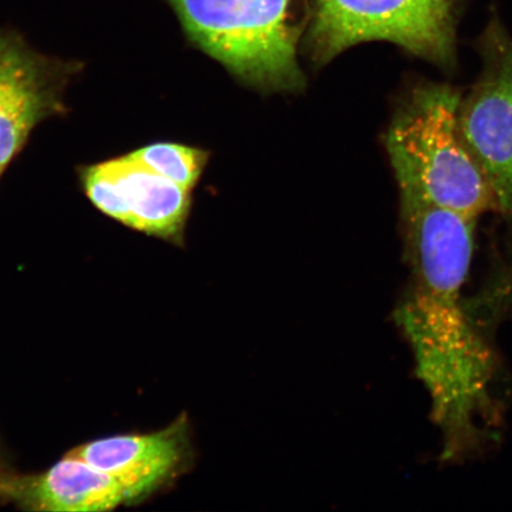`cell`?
<instances>
[{
    "mask_svg": "<svg viewBox=\"0 0 512 512\" xmlns=\"http://www.w3.org/2000/svg\"><path fill=\"white\" fill-rule=\"evenodd\" d=\"M462 94L444 83L427 82L412 89L396 110L386 147L400 194L478 219L497 211L484 172L460 133Z\"/></svg>",
    "mask_w": 512,
    "mask_h": 512,
    "instance_id": "cell-1",
    "label": "cell"
},
{
    "mask_svg": "<svg viewBox=\"0 0 512 512\" xmlns=\"http://www.w3.org/2000/svg\"><path fill=\"white\" fill-rule=\"evenodd\" d=\"M192 42L251 85H303L297 10L312 0H169Z\"/></svg>",
    "mask_w": 512,
    "mask_h": 512,
    "instance_id": "cell-2",
    "label": "cell"
},
{
    "mask_svg": "<svg viewBox=\"0 0 512 512\" xmlns=\"http://www.w3.org/2000/svg\"><path fill=\"white\" fill-rule=\"evenodd\" d=\"M454 0H312L307 43L319 62L366 42H388L451 69L457 60Z\"/></svg>",
    "mask_w": 512,
    "mask_h": 512,
    "instance_id": "cell-3",
    "label": "cell"
},
{
    "mask_svg": "<svg viewBox=\"0 0 512 512\" xmlns=\"http://www.w3.org/2000/svg\"><path fill=\"white\" fill-rule=\"evenodd\" d=\"M476 47L482 69L460 100V133L494 191L497 211L512 216V37L496 14Z\"/></svg>",
    "mask_w": 512,
    "mask_h": 512,
    "instance_id": "cell-4",
    "label": "cell"
},
{
    "mask_svg": "<svg viewBox=\"0 0 512 512\" xmlns=\"http://www.w3.org/2000/svg\"><path fill=\"white\" fill-rule=\"evenodd\" d=\"M83 182L89 200L112 219L159 238H181L190 191L131 155L91 166Z\"/></svg>",
    "mask_w": 512,
    "mask_h": 512,
    "instance_id": "cell-5",
    "label": "cell"
},
{
    "mask_svg": "<svg viewBox=\"0 0 512 512\" xmlns=\"http://www.w3.org/2000/svg\"><path fill=\"white\" fill-rule=\"evenodd\" d=\"M70 454L111 476L125 492L127 503L174 483L194 462L189 420L184 416L163 431L94 440Z\"/></svg>",
    "mask_w": 512,
    "mask_h": 512,
    "instance_id": "cell-6",
    "label": "cell"
},
{
    "mask_svg": "<svg viewBox=\"0 0 512 512\" xmlns=\"http://www.w3.org/2000/svg\"><path fill=\"white\" fill-rule=\"evenodd\" d=\"M56 105L46 66L17 38L0 32V176Z\"/></svg>",
    "mask_w": 512,
    "mask_h": 512,
    "instance_id": "cell-7",
    "label": "cell"
},
{
    "mask_svg": "<svg viewBox=\"0 0 512 512\" xmlns=\"http://www.w3.org/2000/svg\"><path fill=\"white\" fill-rule=\"evenodd\" d=\"M0 495L27 509L53 512L107 511L127 503L111 476L70 453L41 475L0 480Z\"/></svg>",
    "mask_w": 512,
    "mask_h": 512,
    "instance_id": "cell-8",
    "label": "cell"
},
{
    "mask_svg": "<svg viewBox=\"0 0 512 512\" xmlns=\"http://www.w3.org/2000/svg\"><path fill=\"white\" fill-rule=\"evenodd\" d=\"M157 174L191 191L206 164V153L175 143H157L130 153Z\"/></svg>",
    "mask_w": 512,
    "mask_h": 512,
    "instance_id": "cell-9",
    "label": "cell"
}]
</instances>
